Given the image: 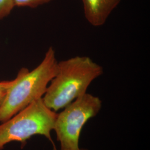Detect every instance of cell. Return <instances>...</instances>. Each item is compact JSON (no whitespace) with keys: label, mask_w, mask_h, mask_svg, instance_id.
Listing matches in <instances>:
<instances>
[{"label":"cell","mask_w":150,"mask_h":150,"mask_svg":"<svg viewBox=\"0 0 150 150\" xmlns=\"http://www.w3.org/2000/svg\"><path fill=\"white\" fill-rule=\"evenodd\" d=\"M103 69L88 56H76L58 61L56 72L42 99L54 111L64 108L86 93L92 82L103 74Z\"/></svg>","instance_id":"6da1fadb"},{"label":"cell","mask_w":150,"mask_h":150,"mask_svg":"<svg viewBox=\"0 0 150 150\" xmlns=\"http://www.w3.org/2000/svg\"><path fill=\"white\" fill-rule=\"evenodd\" d=\"M57 63L55 50L50 47L36 68L31 71L26 68L20 70L15 83L0 101V123L42 98L55 75Z\"/></svg>","instance_id":"7a4b0ae2"},{"label":"cell","mask_w":150,"mask_h":150,"mask_svg":"<svg viewBox=\"0 0 150 150\" xmlns=\"http://www.w3.org/2000/svg\"><path fill=\"white\" fill-rule=\"evenodd\" d=\"M57 114L48 108L42 98L31 103L12 117L0 123V150L11 142L23 144L32 136L41 134L47 138L57 150L51 139Z\"/></svg>","instance_id":"3957f363"},{"label":"cell","mask_w":150,"mask_h":150,"mask_svg":"<svg viewBox=\"0 0 150 150\" xmlns=\"http://www.w3.org/2000/svg\"><path fill=\"white\" fill-rule=\"evenodd\" d=\"M102 106L96 96L85 93L64 107L57 114L54 129L61 144L60 150H80L81 131L87 121L95 117Z\"/></svg>","instance_id":"277c9868"},{"label":"cell","mask_w":150,"mask_h":150,"mask_svg":"<svg viewBox=\"0 0 150 150\" xmlns=\"http://www.w3.org/2000/svg\"><path fill=\"white\" fill-rule=\"evenodd\" d=\"M86 20L94 27L105 25L121 0H82Z\"/></svg>","instance_id":"5b68a950"},{"label":"cell","mask_w":150,"mask_h":150,"mask_svg":"<svg viewBox=\"0 0 150 150\" xmlns=\"http://www.w3.org/2000/svg\"><path fill=\"white\" fill-rule=\"evenodd\" d=\"M53 0H13L15 7H27L36 8L48 4Z\"/></svg>","instance_id":"8992f818"},{"label":"cell","mask_w":150,"mask_h":150,"mask_svg":"<svg viewBox=\"0 0 150 150\" xmlns=\"http://www.w3.org/2000/svg\"><path fill=\"white\" fill-rule=\"evenodd\" d=\"M14 7L13 0H0V20L8 16Z\"/></svg>","instance_id":"52a82bcc"},{"label":"cell","mask_w":150,"mask_h":150,"mask_svg":"<svg viewBox=\"0 0 150 150\" xmlns=\"http://www.w3.org/2000/svg\"><path fill=\"white\" fill-rule=\"evenodd\" d=\"M15 79L10 81H4L0 82V101L5 96L8 90L15 82Z\"/></svg>","instance_id":"ba28073f"},{"label":"cell","mask_w":150,"mask_h":150,"mask_svg":"<svg viewBox=\"0 0 150 150\" xmlns=\"http://www.w3.org/2000/svg\"><path fill=\"white\" fill-rule=\"evenodd\" d=\"M86 150V149H81V150Z\"/></svg>","instance_id":"9c48e42d"}]
</instances>
